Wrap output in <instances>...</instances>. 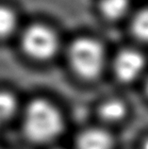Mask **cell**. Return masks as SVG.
I'll list each match as a JSON object with an SVG mask.
<instances>
[{"instance_id":"6da1fadb","label":"cell","mask_w":148,"mask_h":149,"mask_svg":"<svg viewBox=\"0 0 148 149\" xmlns=\"http://www.w3.org/2000/svg\"><path fill=\"white\" fill-rule=\"evenodd\" d=\"M63 129V120L55 106L42 98L30 101L24 117V132L34 143H47L56 139Z\"/></svg>"},{"instance_id":"7a4b0ae2","label":"cell","mask_w":148,"mask_h":149,"mask_svg":"<svg viewBox=\"0 0 148 149\" xmlns=\"http://www.w3.org/2000/svg\"><path fill=\"white\" fill-rule=\"evenodd\" d=\"M106 50L99 41L80 37L72 42L68 61L73 71L84 79H94L103 72L106 64Z\"/></svg>"},{"instance_id":"3957f363","label":"cell","mask_w":148,"mask_h":149,"mask_svg":"<svg viewBox=\"0 0 148 149\" xmlns=\"http://www.w3.org/2000/svg\"><path fill=\"white\" fill-rule=\"evenodd\" d=\"M24 52L37 61H48L56 56L60 47L58 34L44 24H32L26 27L21 35Z\"/></svg>"},{"instance_id":"277c9868","label":"cell","mask_w":148,"mask_h":149,"mask_svg":"<svg viewBox=\"0 0 148 149\" xmlns=\"http://www.w3.org/2000/svg\"><path fill=\"white\" fill-rule=\"evenodd\" d=\"M146 67V60L137 49H123L116 55L113 62L115 76L120 81L129 83L141 77Z\"/></svg>"},{"instance_id":"5b68a950","label":"cell","mask_w":148,"mask_h":149,"mask_svg":"<svg viewBox=\"0 0 148 149\" xmlns=\"http://www.w3.org/2000/svg\"><path fill=\"white\" fill-rule=\"evenodd\" d=\"M76 143L77 149H111L113 139L108 131L92 127L81 132Z\"/></svg>"},{"instance_id":"8992f818","label":"cell","mask_w":148,"mask_h":149,"mask_svg":"<svg viewBox=\"0 0 148 149\" xmlns=\"http://www.w3.org/2000/svg\"><path fill=\"white\" fill-rule=\"evenodd\" d=\"M130 9V0H100L99 10L110 20H118L126 16Z\"/></svg>"},{"instance_id":"52a82bcc","label":"cell","mask_w":148,"mask_h":149,"mask_svg":"<svg viewBox=\"0 0 148 149\" xmlns=\"http://www.w3.org/2000/svg\"><path fill=\"white\" fill-rule=\"evenodd\" d=\"M19 26L17 13L10 7L0 5V38H9Z\"/></svg>"},{"instance_id":"ba28073f","label":"cell","mask_w":148,"mask_h":149,"mask_svg":"<svg viewBox=\"0 0 148 149\" xmlns=\"http://www.w3.org/2000/svg\"><path fill=\"white\" fill-rule=\"evenodd\" d=\"M127 109L122 100L112 98L105 101L99 108V114L104 120L115 122L122 120L126 114Z\"/></svg>"},{"instance_id":"9c48e42d","label":"cell","mask_w":148,"mask_h":149,"mask_svg":"<svg viewBox=\"0 0 148 149\" xmlns=\"http://www.w3.org/2000/svg\"><path fill=\"white\" fill-rule=\"evenodd\" d=\"M132 32L139 40L148 42V8L137 11L131 21Z\"/></svg>"},{"instance_id":"30bf717a","label":"cell","mask_w":148,"mask_h":149,"mask_svg":"<svg viewBox=\"0 0 148 149\" xmlns=\"http://www.w3.org/2000/svg\"><path fill=\"white\" fill-rule=\"evenodd\" d=\"M17 108V100L9 92L0 91V123L10 118Z\"/></svg>"},{"instance_id":"8fae6325","label":"cell","mask_w":148,"mask_h":149,"mask_svg":"<svg viewBox=\"0 0 148 149\" xmlns=\"http://www.w3.org/2000/svg\"><path fill=\"white\" fill-rule=\"evenodd\" d=\"M142 149H148V139H146L142 144Z\"/></svg>"},{"instance_id":"7c38bea8","label":"cell","mask_w":148,"mask_h":149,"mask_svg":"<svg viewBox=\"0 0 148 149\" xmlns=\"http://www.w3.org/2000/svg\"><path fill=\"white\" fill-rule=\"evenodd\" d=\"M145 90H146V93H147V95H148V79L146 81V86H145Z\"/></svg>"}]
</instances>
